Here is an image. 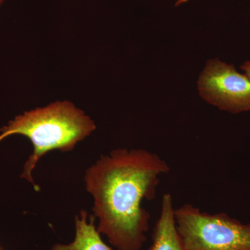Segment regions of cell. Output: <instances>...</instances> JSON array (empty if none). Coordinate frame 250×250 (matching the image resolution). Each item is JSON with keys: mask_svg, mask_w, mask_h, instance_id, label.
I'll return each instance as SVG.
<instances>
[{"mask_svg": "<svg viewBox=\"0 0 250 250\" xmlns=\"http://www.w3.org/2000/svg\"><path fill=\"white\" fill-rule=\"evenodd\" d=\"M170 171L160 156L141 149H115L87 170L97 228L117 250L142 249L151 218L143 202L155 198L161 176Z\"/></svg>", "mask_w": 250, "mask_h": 250, "instance_id": "1", "label": "cell"}, {"mask_svg": "<svg viewBox=\"0 0 250 250\" xmlns=\"http://www.w3.org/2000/svg\"><path fill=\"white\" fill-rule=\"evenodd\" d=\"M96 129L95 123L73 103L57 101L45 107L25 111L0 129V141L18 134L32 143L33 153L26 161L21 177L39 191L32 173L41 158L55 149L70 152Z\"/></svg>", "mask_w": 250, "mask_h": 250, "instance_id": "2", "label": "cell"}, {"mask_svg": "<svg viewBox=\"0 0 250 250\" xmlns=\"http://www.w3.org/2000/svg\"><path fill=\"white\" fill-rule=\"evenodd\" d=\"M187 250H250V224L225 213L210 214L190 204L174 210Z\"/></svg>", "mask_w": 250, "mask_h": 250, "instance_id": "3", "label": "cell"}, {"mask_svg": "<svg viewBox=\"0 0 250 250\" xmlns=\"http://www.w3.org/2000/svg\"><path fill=\"white\" fill-rule=\"evenodd\" d=\"M200 98L221 111H250V78L218 58L206 62L197 82Z\"/></svg>", "mask_w": 250, "mask_h": 250, "instance_id": "4", "label": "cell"}, {"mask_svg": "<svg viewBox=\"0 0 250 250\" xmlns=\"http://www.w3.org/2000/svg\"><path fill=\"white\" fill-rule=\"evenodd\" d=\"M174 210L172 197L164 194L160 215L153 229L152 244L147 250H187L177 229Z\"/></svg>", "mask_w": 250, "mask_h": 250, "instance_id": "5", "label": "cell"}, {"mask_svg": "<svg viewBox=\"0 0 250 250\" xmlns=\"http://www.w3.org/2000/svg\"><path fill=\"white\" fill-rule=\"evenodd\" d=\"M95 215L85 210L75 217V239L69 244L56 243L51 250H113L104 242L95 225Z\"/></svg>", "mask_w": 250, "mask_h": 250, "instance_id": "6", "label": "cell"}, {"mask_svg": "<svg viewBox=\"0 0 250 250\" xmlns=\"http://www.w3.org/2000/svg\"><path fill=\"white\" fill-rule=\"evenodd\" d=\"M241 69L250 78V60L243 62L241 65Z\"/></svg>", "mask_w": 250, "mask_h": 250, "instance_id": "7", "label": "cell"}, {"mask_svg": "<svg viewBox=\"0 0 250 250\" xmlns=\"http://www.w3.org/2000/svg\"><path fill=\"white\" fill-rule=\"evenodd\" d=\"M190 1V0H177V1L175 2V6H181V5L186 4V3H187L188 1Z\"/></svg>", "mask_w": 250, "mask_h": 250, "instance_id": "8", "label": "cell"}, {"mask_svg": "<svg viewBox=\"0 0 250 250\" xmlns=\"http://www.w3.org/2000/svg\"><path fill=\"white\" fill-rule=\"evenodd\" d=\"M4 0H0V5L2 4L3 2H4Z\"/></svg>", "mask_w": 250, "mask_h": 250, "instance_id": "9", "label": "cell"}, {"mask_svg": "<svg viewBox=\"0 0 250 250\" xmlns=\"http://www.w3.org/2000/svg\"><path fill=\"white\" fill-rule=\"evenodd\" d=\"M0 250H1V248H0Z\"/></svg>", "mask_w": 250, "mask_h": 250, "instance_id": "10", "label": "cell"}]
</instances>
